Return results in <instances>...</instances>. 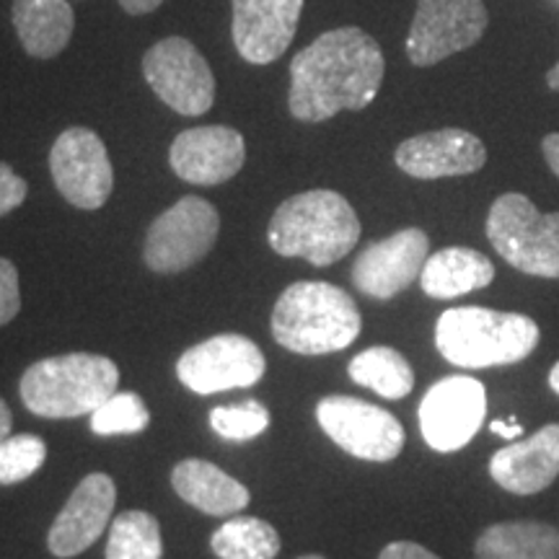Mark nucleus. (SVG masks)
<instances>
[{
    "instance_id": "obj_33",
    "label": "nucleus",
    "mask_w": 559,
    "mask_h": 559,
    "mask_svg": "<svg viewBox=\"0 0 559 559\" xmlns=\"http://www.w3.org/2000/svg\"><path fill=\"white\" fill-rule=\"evenodd\" d=\"M542 151L544 158H547V166L551 169L555 177H559V132H551L542 140Z\"/></svg>"
},
{
    "instance_id": "obj_20",
    "label": "nucleus",
    "mask_w": 559,
    "mask_h": 559,
    "mask_svg": "<svg viewBox=\"0 0 559 559\" xmlns=\"http://www.w3.org/2000/svg\"><path fill=\"white\" fill-rule=\"evenodd\" d=\"M171 487L181 500L207 515H236L249 506V489L221 466L202 459H185L174 466Z\"/></svg>"
},
{
    "instance_id": "obj_5",
    "label": "nucleus",
    "mask_w": 559,
    "mask_h": 559,
    "mask_svg": "<svg viewBox=\"0 0 559 559\" xmlns=\"http://www.w3.org/2000/svg\"><path fill=\"white\" fill-rule=\"evenodd\" d=\"M120 383V368L107 355L68 353L34 362L19 381V394L32 415L73 419L91 415Z\"/></svg>"
},
{
    "instance_id": "obj_29",
    "label": "nucleus",
    "mask_w": 559,
    "mask_h": 559,
    "mask_svg": "<svg viewBox=\"0 0 559 559\" xmlns=\"http://www.w3.org/2000/svg\"><path fill=\"white\" fill-rule=\"evenodd\" d=\"M210 428L226 440H251L270 428V412L257 400L215 407L210 412Z\"/></svg>"
},
{
    "instance_id": "obj_14",
    "label": "nucleus",
    "mask_w": 559,
    "mask_h": 559,
    "mask_svg": "<svg viewBox=\"0 0 559 559\" xmlns=\"http://www.w3.org/2000/svg\"><path fill=\"white\" fill-rule=\"evenodd\" d=\"M430 257V239L419 228H402L368 243L353 264V283L362 296L389 300L419 280Z\"/></svg>"
},
{
    "instance_id": "obj_24",
    "label": "nucleus",
    "mask_w": 559,
    "mask_h": 559,
    "mask_svg": "<svg viewBox=\"0 0 559 559\" xmlns=\"http://www.w3.org/2000/svg\"><path fill=\"white\" fill-rule=\"evenodd\" d=\"M349 379L366 386L383 400H404L415 389V370L394 347H368L355 355L347 366Z\"/></svg>"
},
{
    "instance_id": "obj_19",
    "label": "nucleus",
    "mask_w": 559,
    "mask_h": 559,
    "mask_svg": "<svg viewBox=\"0 0 559 559\" xmlns=\"http://www.w3.org/2000/svg\"><path fill=\"white\" fill-rule=\"evenodd\" d=\"M489 474L513 495H536L547 489L559 474V425H544L531 438L495 451Z\"/></svg>"
},
{
    "instance_id": "obj_8",
    "label": "nucleus",
    "mask_w": 559,
    "mask_h": 559,
    "mask_svg": "<svg viewBox=\"0 0 559 559\" xmlns=\"http://www.w3.org/2000/svg\"><path fill=\"white\" fill-rule=\"evenodd\" d=\"M143 75L153 94L181 117H202L215 102V75L185 37H166L143 55Z\"/></svg>"
},
{
    "instance_id": "obj_7",
    "label": "nucleus",
    "mask_w": 559,
    "mask_h": 559,
    "mask_svg": "<svg viewBox=\"0 0 559 559\" xmlns=\"http://www.w3.org/2000/svg\"><path fill=\"white\" fill-rule=\"evenodd\" d=\"M221 234V215L207 200L187 194L151 223L143 260L158 275L185 272L205 260Z\"/></svg>"
},
{
    "instance_id": "obj_21",
    "label": "nucleus",
    "mask_w": 559,
    "mask_h": 559,
    "mask_svg": "<svg viewBox=\"0 0 559 559\" xmlns=\"http://www.w3.org/2000/svg\"><path fill=\"white\" fill-rule=\"evenodd\" d=\"M11 21L24 52L37 60L58 58L75 32L70 0H13Z\"/></svg>"
},
{
    "instance_id": "obj_37",
    "label": "nucleus",
    "mask_w": 559,
    "mask_h": 559,
    "mask_svg": "<svg viewBox=\"0 0 559 559\" xmlns=\"http://www.w3.org/2000/svg\"><path fill=\"white\" fill-rule=\"evenodd\" d=\"M547 86H549L551 91H559V60L555 62V66L549 68V73H547Z\"/></svg>"
},
{
    "instance_id": "obj_34",
    "label": "nucleus",
    "mask_w": 559,
    "mask_h": 559,
    "mask_svg": "<svg viewBox=\"0 0 559 559\" xmlns=\"http://www.w3.org/2000/svg\"><path fill=\"white\" fill-rule=\"evenodd\" d=\"M164 0H120L122 11L130 13V16H145V13L156 11Z\"/></svg>"
},
{
    "instance_id": "obj_23",
    "label": "nucleus",
    "mask_w": 559,
    "mask_h": 559,
    "mask_svg": "<svg viewBox=\"0 0 559 559\" xmlns=\"http://www.w3.org/2000/svg\"><path fill=\"white\" fill-rule=\"evenodd\" d=\"M477 559H559V528L542 521L495 523L474 544Z\"/></svg>"
},
{
    "instance_id": "obj_39",
    "label": "nucleus",
    "mask_w": 559,
    "mask_h": 559,
    "mask_svg": "<svg viewBox=\"0 0 559 559\" xmlns=\"http://www.w3.org/2000/svg\"><path fill=\"white\" fill-rule=\"evenodd\" d=\"M298 559H324L321 555H306V557H298Z\"/></svg>"
},
{
    "instance_id": "obj_17",
    "label": "nucleus",
    "mask_w": 559,
    "mask_h": 559,
    "mask_svg": "<svg viewBox=\"0 0 559 559\" xmlns=\"http://www.w3.org/2000/svg\"><path fill=\"white\" fill-rule=\"evenodd\" d=\"M115 506L117 487L109 474L96 472L83 477L55 519L47 534V547L60 559L83 555L111 523Z\"/></svg>"
},
{
    "instance_id": "obj_1",
    "label": "nucleus",
    "mask_w": 559,
    "mask_h": 559,
    "mask_svg": "<svg viewBox=\"0 0 559 559\" xmlns=\"http://www.w3.org/2000/svg\"><path fill=\"white\" fill-rule=\"evenodd\" d=\"M386 73L381 45L358 26L324 32L290 60L288 109L300 122L360 111L379 96Z\"/></svg>"
},
{
    "instance_id": "obj_36",
    "label": "nucleus",
    "mask_w": 559,
    "mask_h": 559,
    "mask_svg": "<svg viewBox=\"0 0 559 559\" xmlns=\"http://www.w3.org/2000/svg\"><path fill=\"white\" fill-rule=\"evenodd\" d=\"M11 428H13V415H11L9 404H5L3 396H0V440H5L11 436Z\"/></svg>"
},
{
    "instance_id": "obj_35",
    "label": "nucleus",
    "mask_w": 559,
    "mask_h": 559,
    "mask_svg": "<svg viewBox=\"0 0 559 559\" xmlns=\"http://www.w3.org/2000/svg\"><path fill=\"white\" fill-rule=\"evenodd\" d=\"M489 430L498 432V436L508 438V440L523 436V428L519 423H506V419H492V423H489Z\"/></svg>"
},
{
    "instance_id": "obj_4",
    "label": "nucleus",
    "mask_w": 559,
    "mask_h": 559,
    "mask_svg": "<svg viewBox=\"0 0 559 559\" xmlns=\"http://www.w3.org/2000/svg\"><path fill=\"white\" fill-rule=\"evenodd\" d=\"M539 324L526 313L459 306L440 313L436 347L459 368H495L526 360L539 345Z\"/></svg>"
},
{
    "instance_id": "obj_25",
    "label": "nucleus",
    "mask_w": 559,
    "mask_h": 559,
    "mask_svg": "<svg viewBox=\"0 0 559 559\" xmlns=\"http://www.w3.org/2000/svg\"><path fill=\"white\" fill-rule=\"evenodd\" d=\"M280 534L267 521L236 515L223 523L210 539V549L218 559H275L280 555Z\"/></svg>"
},
{
    "instance_id": "obj_6",
    "label": "nucleus",
    "mask_w": 559,
    "mask_h": 559,
    "mask_svg": "<svg viewBox=\"0 0 559 559\" xmlns=\"http://www.w3.org/2000/svg\"><path fill=\"white\" fill-rule=\"evenodd\" d=\"M487 239L510 267L559 280V210L542 213L526 194H500L489 207Z\"/></svg>"
},
{
    "instance_id": "obj_16",
    "label": "nucleus",
    "mask_w": 559,
    "mask_h": 559,
    "mask_svg": "<svg viewBox=\"0 0 559 559\" xmlns=\"http://www.w3.org/2000/svg\"><path fill=\"white\" fill-rule=\"evenodd\" d=\"M247 160V143L226 124L192 128L174 138L169 164L179 179L198 187H215L234 179Z\"/></svg>"
},
{
    "instance_id": "obj_22",
    "label": "nucleus",
    "mask_w": 559,
    "mask_h": 559,
    "mask_svg": "<svg viewBox=\"0 0 559 559\" xmlns=\"http://www.w3.org/2000/svg\"><path fill=\"white\" fill-rule=\"evenodd\" d=\"M495 280V264L489 257L469 247H445L428 257L419 285L430 298H459L466 293L487 288Z\"/></svg>"
},
{
    "instance_id": "obj_26",
    "label": "nucleus",
    "mask_w": 559,
    "mask_h": 559,
    "mask_svg": "<svg viewBox=\"0 0 559 559\" xmlns=\"http://www.w3.org/2000/svg\"><path fill=\"white\" fill-rule=\"evenodd\" d=\"M107 559H160L164 539L160 526L145 510H124L109 523V542L104 549Z\"/></svg>"
},
{
    "instance_id": "obj_38",
    "label": "nucleus",
    "mask_w": 559,
    "mask_h": 559,
    "mask_svg": "<svg viewBox=\"0 0 559 559\" xmlns=\"http://www.w3.org/2000/svg\"><path fill=\"white\" fill-rule=\"evenodd\" d=\"M549 389H551V391H555V394L559 396V362H557V366H555V368H551V370H549Z\"/></svg>"
},
{
    "instance_id": "obj_9",
    "label": "nucleus",
    "mask_w": 559,
    "mask_h": 559,
    "mask_svg": "<svg viewBox=\"0 0 559 559\" xmlns=\"http://www.w3.org/2000/svg\"><path fill=\"white\" fill-rule=\"evenodd\" d=\"M487 24L489 13L481 0H417L407 58L417 68L438 66L477 45Z\"/></svg>"
},
{
    "instance_id": "obj_3",
    "label": "nucleus",
    "mask_w": 559,
    "mask_h": 559,
    "mask_svg": "<svg viewBox=\"0 0 559 559\" xmlns=\"http://www.w3.org/2000/svg\"><path fill=\"white\" fill-rule=\"evenodd\" d=\"M360 330L355 300L337 285L317 280L293 283L272 311V337L298 355L340 353L358 340Z\"/></svg>"
},
{
    "instance_id": "obj_27",
    "label": "nucleus",
    "mask_w": 559,
    "mask_h": 559,
    "mask_svg": "<svg viewBox=\"0 0 559 559\" xmlns=\"http://www.w3.org/2000/svg\"><path fill=\"white\" fill-rule=\"evenodd\" d=\"M151 425V412L132 391H115L107 402L91 412V430L96 436H138Z\"/></svg>"
},
{
    "instance_id": "obj_30",
    "label": "nucleus",
    "mask_w": 559,
    "mask_h": 559,
    "mask_svg": "<svg viewBox=\"0 0 559 559\" xmlns=\"http://www.w3.org/2000/svg\"><path fill=\"white\" fill-rule=\"evenodd\" d=\"M21 311L19 270L11 260L0 257V326L11 324Z\"/></svg>"
},
{
    "instance_id": "obj_28",
    "label": "nucleus",
    "mask_w": 559,
    "mask_h": 559,
    "mask_svg": "<svg viewBox=\"0 0 559 559\" xmlns=\"http://www.w3.org/2000/svg\"><path fill=\"white\" fill-rule=\"evenodd\" d=\"M47 459L45 440L29 432L0 440V485H19L41 469Z\"/></svg>"
},
{
    "instance_id": "obj_13",
    "label": "nucleus",
    "mask_w": 559,
    "mask_h": 559,
    "mask_svg": "<svg viewBox=\"0 0 559 559\" xmlns=\"http://www.w3.org/2000/svg\"><path fill=\"white\" fill-rule=\"evenodd\" d=\"M50 174L58 192L79 210H99L115 187L107 145L88 128L60 132L50 151Z\"/></svg>"
},
{
    "instance_id": "obj_12",
    "label": "nucleus",
    "mask_w": 559,
    "mask_h": 559,
    "mask_svg": "<svg viewBox=\"0 0 559 559\" xmlns=\"http://www.w3.org/2000/svg\"><path fill=\"white\" fill-rule=\"evenodd\" d=\"M267 370L262 349L243 334H215L181 355L177 376L194 394L254 386Z\"/></svg>"
},
{
    "instance_id": "obj_32",
    "label": "nucleus",
    "mask_w": 559,
    "mask_h": 559,
    "mask_svg": "<svg viewBox=\"0 0 559 559\" xmlns=\"http://www.w3.org/2000/svg\"><path fill=\"white\" fill-rule=\"evenodd\" d=\"M379 559H440L432 555L430 549L419 547L415 542H391L389 547H383Z\"/></svg>"
},
{
    "instance_id": "obj_18",
    "label": "nucleus",
    "mask_w": 559,
    "mask_h": 559,
    "mask_svg": "<svg viewBox=\"0 0 559 559\" xmlns=\"http://www.w3.org/2000/svg\"><path fill=\"white\" fill-rule=\"evenodd\" d=\"M394 160L415 179L466 177L487 164V148L469 130L445 128L404 140Z\"/></svg>"
},
{
    "instance_id": "obj_15",
    "label": "nucleus",
    "mask_w": 559,
    "mask_h": 559,
    "mask_svg": "<svg viewBox=\"0 0 559 559\" xmlns=\"http://www.w3.org/2000/svg\"><path fill=\"white\" fill-rule=\"evenodd\" d=\"M306 0H230L234 47L249 66H270L296 39Z\"/></svg>"
},
{
    "instance_id": "obj_11",
    "label": "nucleus",
    "mask_w": 559,
    "mask_h": 559,
    "mask_svg": "<svg viewBox=\"0 0 559 559\" xmlns=\"http://www.w3.org/2000/svg\"><path fill=\"white\" fill-rule=\"evenodd\" d=\"M487 417V391L472 376H445L419 404V430L432 451L453 453L477 436Z\"/></svg>"
},
{
    "instance_id": "obj_31",
    "label": "nucleus",
    "mask_w": 559,
    "mask_h": 559,
    "mask_svg": "<svg viewBox=\"0 0 559 559\" xmlns=\"http://www.w3.org/2000/svg\"><path fill=\"white\" fill-rule=\"evenodd\" d=\"M26 194H29L26 179H21L9 164H0V218L24 205Z\"/></svg>"
},
{
    "instance_id": "obj_10",
    "label": "nucleus",
    "mask_w": 559,
    "mask_h": 559,
    "mask_svg": "<svg viewBox=\"0 0 559 559\" xmlns=\"http://www.w3.org/2000/svg\"><path fill=\"white\" fill-rule=\"evenodd\" d=\"M317 419L321 430L355 459L383 464L404 449L400 419L358 396H324L317 404Z\"/></svg>"
},
{
    "instance_id": "obj_2",
    "label": "nucleus",
    "mask_w": 559,
    "mask_h": 559,
    "mask_svg": "<svg viewBox=\"0 0 559 559\" xmlns=\"http://www.w3.org/2000/svg\"><path fill=\"white\" fill-rule=\"evenodd\" d=\"M267 241L277 254L330 267L360 241V218L340 192L309 190L293 194L275 210Z\"/></svg>"
}]
</instances>
